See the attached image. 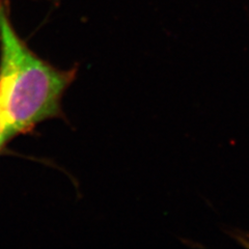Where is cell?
<instances>
[{
  "instance_id": "cell-1",
  "label": "cell",
  "mask_w": 249,
  "mask_h": 249,
  "mask_svg": "<svg viewBox=\"0 0 249 249\" xmlns=\"http://www.w3.org/2000/svg\"><path fill=\"white\" fill-rule=\"evenodd\" d=\"M76 73L38 57L16 33L10 0H0V130L6 143L60 115L62 96Z\"/></svg>"
},
{
  "instance_id": "cell-2",
  "label": "cell",
  "mask_w": 249,
  "mask_h": 249,
  "mask_svg": "<svg viewBox=\"0 0 249 249\" xmlns=\"http://www.w3.org/2000/svg\"><path fill=\"white\" fill-rule=\"evenodd\" d=\"M6 144V142L4 140L2 133H1V130H0V151L3 149V146Z\"/></svg>"
}]
</instances>
